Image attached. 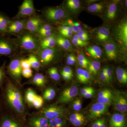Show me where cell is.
<instances>
[{
    "mask_svg": "<svg viewBox=\"0 0 127 127\" xmlns=\"http://www.w3.org/2000/svg\"><path fill=\"white\" fill-rule=\"evenodd\" d=\"M37 94L31 88H28L25 93V98L27 102L29 105H32L37 96Z\"/></svg>",
    "mask_w": 127,
    "mask_h": 127,
    "instance_id": "30",
    "label": "cell"
},
{
    "mask_svg": "<svg viewBox=\"0 0 127 127\" xmlns=\"http://www.w3.org/2000/svg\"><path fill=\"white\" fill-rule=\"evenodd\" d=\"M40 113L42 116L51 120L57 118H61L65 113V109L61 106L52 105L43 108Z\"/></svg>",
    "mask_w": 127,
    "mask_h": 127,
    "instance_id": "7",
    "label": "cell"
},
{
    "mask_svg": "<svg viewBox=\"0 0 127 127\" xmlns=\"http://www.w3.org/2000/svg\"><path fill=\"white\" fill-rule=\"evenodd\" d=\"M109 127H127L124 116L120 114H114L109 120Z\"/></svg>",
    "mask_w": 127,
    "mask_h": 127,
    "instance_id": "16",
    "label": "cell"
},
{
    "mask_svg": "<svg viewBox=\"0 0 127 127\" xmlns=\"http://www.w3.org/2000/svg\"><path fill=\"white\" fill-rule=\"evenodd\" d=\"M5 64L0 67V86L2 84L5 77Z\"/></svg>",
    "mask_w": 127,
    "mask_h": 127,
    "instance_id": "46",
    "label": "cell"
},
{
    "mask_svg": "<svg viewBox=\"0 0 127 127\" xmlns=\"http://www.w3.org/2000/svg\"><path fill=\"white\" fill-rule=\"evenodd\" d=\"M48 74L50 78L53 80L58 81L60 79V75L58 71L57 68L55 67H51L48 69Z\"/></svg>",
    "mask_w": 127,
    "mask_h": 127,
    "instance_id": "34",
    "label": "cell"
},
{
    "mask_svg": "<svg viewBox=\"0 0 127 127\" xmlns=\"http://www.w3.org/2000/svg\"><path fill=\"white\" fill-rule=\"evenodd\" d=\"M31 67L37 70L40 67L41 64L39 58L36 55L32 53L27 58Z\"/></svg>",
    "mask_w": 127,
    "mask_h": 127,
    "instance_id": "25",
    "label": "cell"
},
{
    "mask_svg": "<svg viewBox=\"0 0 127 127\" xmlns=\"http://www.w3.org/2000/svg\"><path fill=\"white\" fill-rule=\"evenodd\" d=\"M110 33V29L108 27H100L96 32V40L100 42L106 41L109 39Z\"/></svg>",
    "mask_w": 127,
    "mask_h": 127,
    "instance_id": "19",
    "label": "cell"
},
{
    "mask_svg": "<svg viewBox=\"0 0 127 127\" xmlns=\"http://www.w3.org/2000/svg\"><path fill=\"white\" fill-rule=\"evenodd\" d=\"M53 31V27L52 26L50 25H47V24H42L40 27L37 33L42 32L49 31Z\"/></svg>",
    "mask_w": 127,
    "mask_h": 127,
    "instance_id": "38",
    "label": "cell"
},
{
    "mask_svg": "<svg viewBox=\"0 0 127 127\" xmlns=\"http://www.w3.org/2000/svg\"><path fill=\"white\" fill-rule=\"evenodd\" d=\"M115 35L118 41L123 46L127 48V22L123 21L119 23L116 28Z\"/></svg>",
    "mask_w": 127,
    "mask_h": 127,
    "instance_id": "9",
    "label": "cell"
},
{
    "mask_svg": "<svg viewBox=\"0 0 127 127\" xmlns=\"http://www.w3.org/2000/svg\"><path fill=\"white\" fill-rule=\"evenodd\" d=\"M72 42L75 45L81 47L84 46L88 44V42H87L83 41L82 40H76L73 39L72 40Z\"/></svg>",
    "mask_w": 127,
    "mask_h": 127,
    "instance_id": "45",
    "label": "cell"
},
{
    "mask_svg": "<svg viewBox=\"0 0 127 127\" xmlns=\"http://www.w3.org/2000/svg\"><path fill=\"white\" fill-rule=\"evenodd\" d=\"M42 24L43 21L39 17L31 16L27 20L25 29L34 34H37L40 27Z\"/></svg>",
    "mask_w": 127,
    "mask_h": 127,
    "instance_id": "11",
    "label": "cell"
},
{
    "mask_svg": "<svg viewBox=\"0 0 127 127\" xmlns=\"http://www.w3.org/2000/svg\"><path fill=\"white\" fill-rule=\"evenodd\" d=\"M32 72L33 71L31 68L23 69L22 72V75L26 78H30L32 76Z\"/></svg>",
    "mask_w": 127,
    "mask_h": 127,
    "instance_id": "39",
    "label": "cell"
},
{
    "mask_svg": "<svg viewBox=\"0 0 127 127\" xmlns=\"http://www.w3.org/2000/svg\"><path fill=\"white\" fill-rule=\"evenodd\" d=\"M53 31H46L42 32H39L37 33L39 34V36L40 38H43L44 37H46L50 36L51 35L53 34Z\"/></svg>",
    "mask_w": 127,
    "mask_h": 127,
    "instance_id": "49",
    "label": "cell"
},
{
    "mask_svg": "<svg viewBox=\"0 0 127 127\" xmlns=\"http://www.w3.org/2000/svg\"><path fill=\"white\" fill-rule=\"evenodd\" d=\"M62 73H64L66 75H69L72 76L73 75V72L71 68L68 66H65L62 71Z\"/></svg>",
    "mask_w": 127,
    "mask_h": 127,
    "instance_id": "48",
    "label": "cell"
},
{
    "mask_svg": "<svg viewBox=\"0 0 127 127\" xmlns=\"http://www.w3.org/2000/svg\"><path fill=\"white\" fill-rule=\"evenodd\" d=\"M117 4L116 2H113L110 3L108 8L105 19L108 22H112L116 19L117 13Z\"/></svg>",
    "mask_w": 127,
    "mask_h": 127,
    "instance_id": "20",
    "label": "cell"
},
{
    "mask_svg": "<svg viewBox=\"0 0 127 127\" xmlns=\"http://www.w3.org/2000/svg\"><path fill=\"white\" fill-rule=\"evenodd\" d=\"M78 92V88L76 86H72L66 88L62 93L58 102L61 103L69 102L77 95Z\"/></svg>",
    "mask_w": 127,
    "mask_h": 127,
    "instance_id": "12",
    "label": "cell"
},
{
    "mask_svg": "<svg viewBox=\"0 0 127 127\" xmlns=\"http://www.w3.org/2000/svg\"><path fill=\"white\" fill-rule=\"evenodd\" d=\"M36 53L41 64L44 65L52 63L62 55L61 51L55 47L39 50Z\"/></svg>",
    "mask_w": 127,
    "mask_h": 127,
    "instance_id": "3",
    "label": "cell"
},
{
    "mask_svg": "<svg viewBox=\"0 0 127 127\" xmlns=\"http://www.w3.org/2000/svg\"><path fill=\"white\" fill-rule=\"evenodd\" d=\"M59 32L62 35V36L65 38H70L71 37L72 32L68 31H59Z\"/></svg>",
    "mask_w": 127,
    "mask_h": 127,
    "instance_id": "51",
    "label": "cell"
},
{
    "mask_svg": "<svg viewBox=\"0 0 127 127\" xmlns=\"http://www.w3.org/2000/svg\"><path fill=\"white\" fill-rule=\"evenodd\" d=\"M10 21L9 18L0 14V33L2 35L7 33V27Z\"/></svg>",
    "mask_w": 127,
    "mask_h": 127,
    "instance_id": "24",
    "label": "cell"
},
{
    "mask_svg": "<svg viewBox=\"0 0 127 127\" xmlns=\"http://www.w3.org/2000/svg\"><path fill=\"white\" fill-rule=\"evenodd\" d=\"M90 78H91V75L90 73L87 71L86 70L85 74L82 79L81 82L83 83H86L89 81Z\"/></svg>",
    "mask_w": 127,
    "mask_h": 127,
    "instance_id": "50",
    "label": "cell"
},
{
    "mask_svg": "<svg viewBox=\"0 0 127 127\" xmlns=\"http://www.w3.org/2000/svg\"><path fill=\"white\" fill-rule=\"evenodd\" d=\"M86 51L89 55L94 59H100L102 56V51L98 46H91L87 48Z\"/></svg>",
    "mask_w": 127,
    "mask_h": 127,
    "instance_id": "23",
    "label": "cell"
},
{
    "mask_svg": "<svg viewBox=\"0 0 127 127\" xmlns=\"http://www.w3.org/2000/svg\"><path fill=\"white\" fill-rule=\"evenodd\" d=\"M56 39L57 44L62 49L68 51H71L72 49L71 42L66 38L58 35L57 36Z\"/></svg>",
    "mask_w": 127,
    "mask_h": 127,
    "instance_id": "21",
    "label": "cell"
},
{
    "mask_svg": "<svg viewBox=\"0 0 127 127\" xmlns=\"http://www.w3.org/2000/svg\"><path fill=\"white\" fill-rule=\"evenodd\" d=\"M105 68L106 75L109 82L111 81L112 78L113 71L111 68L107 67Z\"/></svg>",
    "mask_w": 127,
    "mask_h": 127,
    "instance_id": "47",
    "label": "cell"
},
{
    "mask_svg": "<svg viewBox=\"0 0 127 127\" xmlns=\"http://www.w3.org/2000/svg\"><path fill=\"white\" fill-rule=\"evenodd\" d=\"M27 20L26 18H23L10 21L7 27V32L19 36L26 30Z\"/></svg>",
    "mask_w": 127,
    "mask_h": 127,
    "instance_id": "10",
    "label": "cell"
},
{
    "mask_svg": "<svg viewBox=\"0 0 127 127\" xmlns=\"http://www.w3.org/2000/svg\"><path fill=\"white\" fill-rule=\"evenodd\" d=\"M94 92H95V91H94V89L93 88L92 89H91V91H89L87 93L84 95V97L87 98H90L93 96Z\"/></svg>",
    "mask_w": 127,
    "mask_h": 127,
    "instance_id": "56",
    "label": "cell"
},
{
    "mask_svg": "<svg viewBox=\"0 0 127 127\" xmlns=\"http://www.w3.org/2000/svg\"><path fill=\"white\" fill-rule=\"evenodd\" d=\"M107 121L104 118L97 119L91 124V127H107Z\"/></svg>",
    "mask_w": 127,
    "mask_h": 127,
    "instance_id": "35",
    "label": "cell"
},
{
    "mask_svg": "<svg viewBox=\"0 0 127 127\" xmlns=\"http://www.w3.org/2000/svg\"><path fill=\"white\" fill-rule=\"evenodd\" d=\"M76 58L75 55L72 54H70L67 57V64L68 65H72L76 63Z\"/></svg>",
    "mask_w": 127,
    "mask_h": 127,
    "instance_id": "40",
    "label": "cell"
},
{
    "mask_svg": "<svg viewBox=\"0 0 127 127\" xmlns=\"http://www.w3.org/2000/svg\"><path fill=\"white\" fill-rule=\"evenodd\" d=\"M101 64L100 62L96 61H94L89 64V71L92 74L96 75L100 69Z\"/></svg>",
    "mask_w": 127,
    "mask_h": 127,
    "instance_id": "33",
    "label": "cell"
},
{
    "mask_svg": "<svg viewBox=\"0 0 127 127\" xmlns=\"http://www.w3.org/2000/svg\"><path fill=\"white\" fill-rule=\"evenodd\" d=\"M107 110V105L96 103L93 104L89 110L90 117L93 119L100 117L106 113Z\"/></svg>",
    "mask_w": 127,
    "mask_h": 127,
    "instance_id": "13",
    "label": "cell"
},
{
    "mask_svg": "<svg viewBox=\"0 0 127 127\" xmlns=\"http://www.w3.org/2000/svg\"><path fill=\"white\" fill-rule=\"evenodd\" d=\"M73 109L75 111H79L82 107L81 101L80 99H77L73 102Z\"/></svg>",
    "mask_w": 127,
    "mask_h": 127,
    "instance_id": "42",
    "label": "cell"
},
{
    "mask_svg": "<svg viewBox=\"0 0 127 127\" xmlns=\"http://www.w3.org/2000/svg\"><path fill=\"white\" fill-rule=\"evenodd\" d=\"M83 117H84V116L81 113H76L73 114L70 116L69 118L70 122V123L72 122Z\"/></svg>",
    "mask_w": 127,
    "mask_h": 127,
    "instance_id": "43",
    "label": "cell"
},
{
    "mask_svg": "<svg viewBox=\"0 0 127 127\" xmlns=\"http://www.w3.org/2000/svg\"><path fill=\"white\" fill-rule=\"evenodd\" d=\"M86 70H84L83 68H78L77 70V79L80 82L81 81L85 73Z\"/></svg>",
    "mask_w": 127,
    "mask_h": 127,
    "instance_id": "44",
    "label": "cell"
},
{
    "mask_svg": "<svg viewBox=\"0 0 127 127\" xmlns=\"http://www.w3.org/2000/svg\"><path fill=\"white\" fill-rule=\"evenodd\" d=\"M67 5L71 11L75 12L80 9L81 3L78 0H68L67 2Z\"/></svg>",
    "mask_w": 127,
    "mask_h": 127,
    "instance_id": "31",
    "label": "cell"
},
{
    "mask_svg": "<svg viewBox=\"0 0 127 127\" xmlns=\"http://www.w3.org/2000/svg\"><path fill=\"white\" fill-rule=\"evenodd\" d=\"M49 121L43 116H35L30 119L29 124L31 127H50Z\"/></svg>",
    "mask_w": 127,
    "mask_h": 127,
    "instance_id": "18",
    "label": "cell"
},
{
    "mask_svg": "<svg viewBox=\"0 0 127 127\" xmlns=\"http://www.w3.org/2000/svg\"><path fill=\"white\" fill-rule=\"evenodd\" d=\"M56 36L53 34L50 36L42 38L40 40L39 50L53 48L56 45Z\"/></svg>",
    "mask_w": 127,
    "mask_h": 127,
    "instance_id": "17",
    "label": "cell"
},
{
    "mask_svg": "<svg viewBox=\"0 0 127 127\" xmlns=\"http://www.w3.org/2000/svg\"><path fill=\"white\" fill-rule=\"evenodd\" d=\"M5 96L8 104L16 112L20 114L25 112V104L21 92L11 82L7 84Z\"/></svg>",
    "mask_w": 127,
    "mask_h": 127,
    "instance_id": "1",
    "label": "cell"
},
{
    "mask_svg": "<svg viewBox=\"0 0 127 127\" xmlns=\"http://www.w3.org/2000/svg\"><path fill=\"white\" fill-rule=\"evenodd\" d=\"M12 42L17 47L25 51L37 52L39 49V38L35 34L29 32H23Z\"/></svg>",
    "mask_w": 127,
    "mask_h": 127,
    "instance_id": "2",
    "label": "cell"
},
{
    "mask_svg": "<svg viewBox=\"0 0 127 127\" xmlns=\"http://www.w3.org/2000/svg\"><path fill=\"white\" fill-rule=\"evenodd\" d=\"M116 74L119 81L120 83L127 84V73L124 68L119 67L116 70Z\"/></svg>",
    "mask_w": 127,
    "mask_h": 127,
    "instance_id": "27",
    "label": "cell"
},
{
    "mask_svg": "<svg viewBox=\"0 0 127 127\" xmlns=\"http://www.w3.org/2000/svg\"><path fill=\"white\" fill-rule=\"evenodd\" d=\"M56 92L53 88H48L46 89L43 94V98L47 100H52L56 96Z\"/></svg>",
    "mask_w": 127,
    "mask_h": 127,
    "instance_id": "32",
    "label": "cell"
},
{
    "mask_svg": "<svg viewBox=\"0 0 127 127\" xmlns=\"http://www.w3.org/2000/svg\"><path fill=\"white\" fill-rule=\"evenodd\" d=\"M43 103L44 100L43 98L37 95L35 100L32 102V105L36 109H39L43 106Z\"/></svg>",
    "mask_w": 127,
    "mask_h": 127,
    "instance_id": "36",
    "label": "cell"
},
{
    "mask_svg": "<svg viewBox=\"0 0 127 127\" xmlns=\"http://www.w3.org/2000/svg\"><path fill=\"white\" fill-rule=\"evenodd\" d=\"M18 47L12 41L0 37V56L13 57L17 53Z\"/></svg>",
    "mask_w": 127,
    "mask_h": 127,
    "instance_id": "5",
    "label": "cell"
},
{
    "mask_svg": "<svg viewBox=\"0 0 127 127\" xmlns=\"http://www.w3.org/2000/svg\"><path fill=\"white\" fill-rule=\"evenodd\" d=\"M32 82L37 86L43 87L46 83V78L42 74L37 73L32 78Z\"/></svg>",
    "mask_w": 127,
    "mask_h": 127,
    "instance_id": "26",
    "label": "cell"
},
{
    "mask_svg": "<svg viewBox=\"0 0 127 127\" xmlns=\"http://www.w3.org/2000/svg\"><path fill=\"white\" fill-rule=\"evenodd\" d=\"M112 95L111 91L108 90H104L101 91L98 94V97H103L107 95Z\"/></svg>",
    "mask_w": 127,
    "mask_h": 127,
    "instance_id": "52",
    "label": "cell"
},
{
    "mask_svg": "<svg viewBox=\"0 0 127 127\" xmlns=\"http://www.w3.org/2000/svg\"><path fill=\"white\" fill-rule=\"evenodd\" d=\"M104 51L107 58L109 60H114L117 57L118 50L116 44L113 42H107L104 45Z\"/></svg>",
    "mask_w": 127,
    "mask_h": 127,
    "instance_id": "15",
    "label": "cell"
},
{
    "mask_svg": "<svg viewBox=\"0 0 127 127\" xmlns=\"http://www.w3.org/2000/svg\"><path fill=\"white\" fill-rule=\"evenodd\" d=\"M0 127H23L22 125L13 119L6 117L2 118L0 123Z\"/></svg>",
    "mask_w": 127,
    "mask_h": 127,
    "instance_id": "22",
    "label": "cell"
},
{
    "mask_svg": "<svg viewBox=\"0 0 127 127\" xmlns=\"http://www.w3.org/2000/svg\"><path fill=\"white\" fill-rule=\"evenodd\" d=\"M78 60V61H88V60L84 55L82 54H80L78 55L77 57Z\"/></svg>",
    "mask_w": 127,
    "mask_h": 127,
    "instance_id": "58",
    "label": "cell"
},
{
    "mask_svg": "<svg viewBox=\"0 0 127 127\" xmlns=\"http://www.w3.org/2000/svg\"><path fill=\"white\" fill-rule=\"evenodd\" d=\"M105 7V5L102 2L94 3L88 6V10L92 13H99L103 11Z\"/></svg>",
    "mask_w": 127,
    "mask_h": 127,
    "instance_id": "28",
    "label": "cell"
},
{
    "mask_svg": "<svg viewBox=\"0 0 127 127\" xmlns=\"http://www.w3.org/2000/svg\"><path fill=\"white\" fill-rule=\"evenodd\" d=\"M89 61H79V64L82 67L84 68H87L89 64Z\"/></svg>",
    "mask_w": 127,
    "mask_h": 127,
    "instance_id": "55",
    "label": "cell"
},
{
    "mask_svg": "<svg viewBox=\"0 0 127 127\" xmlns=\"http://www.w3.org/2000/svg\"><path fill=\"white\" fill-rule=\"evenodd\" d=\"M35 12L33 0H25L20 6L19 11L14 19L17 20L30 17L35 14Z\"/></svg>",
    "mask_w": 127,
    "mask_h": 127,
    "instance_id": "6",
    "label": "cell"
},
{
    "mask_svg": "<svg viewBox=\"0 0 127 127\" xmlns=\"http://www.w3.org/2000/svg\"><path fill=\"white\" fill-rule=\"evenodd\" d=\"M114 106L115 109L122 113L127 112V100L125 97L120 94H117L113 97Z\"/></svg>",
    "mask_w": 127,
    "mask_h": 127,
    "instance_id": "14",
    "label": "cell"
},
{
    "mask_svg": "<svg viewBox=\"0 0 127 127\" xmlns=\"http://www.w3.org/2000/svg\"><path fill=\"white\" fill-rule=\"evenodd\" d=\"M62 77L65 80H68L70 79L71 78V76H70L69 75H66L64 73H61Z\"/></svg>",
    "mask_w": 127,
    "mask_h": 127,
    "instance_id": "59",
    "label": "cell"
},
{
    "mask_svg": "<svg viewBox=\"0 0 127 127\" xmlns=\"http://www.w3.org/2000/svg\"><path fill=\"white\" fill-rule=\"evenodd\" d=\"M99 77H100V79L103 81L105 82L108 83L109 82V81H108L106 75L103 73L102 72L100 73Z\"/></svg>",
    "mask_w": 127,
    "mask_h": 127,
    "instance_id": "54",
    "label": "cell"
},
{
    "mask_svg": "<svg viewBox=\"0 0 127 127\" xmlns=\"http://www.w3.org/2000/svg\"><path fill=\"white\" fill-rule=\"evenodd\" d=\"M20 58L17 57L11 61L8 66L9 75L16 81L19 82L21 78L22 69L20 65Z\"/></svg>",
    "mask_w": 127,
    "mask_h": 127,
    "instance_id": "8",
    "label": "cell"
},
{
    "mask_svg": "<svg viewBox=\"0 0 127 127\" xmlns=\"http://www.w3.org/2000/svg\"><path fill=\"white\" fill-rule=\"evenodd\" d=\"M112 97V95L103 97H98L97 99L98 102L108 105L111 102Z\"/></svg>",
    "mask_w": 127,
    "mask_h": 127,
    "instance_id": "37",
    "label": "cell"
},
{
    "mask_svg": "<svg viewBox=\"0 0 127 127\" xmlns=\"http://www.w3.org/2000/svg\"><path fill=\"white\" fill-rule=\"evenodd\" d=\"M50 127H66V123L61 117L49 120Z\"/></svg>",
    "mask_w": 127,
    "mask_h": 127,
    "instance_id": "29",
    "label": "cell"
},
{
    "mask_svg": "<svg viewBox=\"0 0 127 127\" xmlns=\"http://www.w3.org/2000/svg\"><path fill=\"white\" fill-rule=\"evenodd\" d=\"M93 88L91 87H88L84 88L82 89L81 90V94L82 95H84L86 94L87 93L90 91H91V89H92Z\"/></svg>",
    "mask_w": 127,
    "mask_h": 127,
    "instance_id": "57",
    "label": "cell"
},
{
    "mask_svg": "<svg viewBox=\"0 0 127 127\" xmlns=\"http://www.w3.org/2000/svg\"><path fill=\"white\" fill-rule=\"evenodd\" d=\"M43 15L48 22L56 23L63 20L66 16L65 10L61 7H51L46 9Z\"/></svg>",
    "mask_w": 127,
    "mask_h": 127,
    "instance_id": "4",
    "label": "cell"
},
{
    "mask_svg": "<svg viewBox=\"0 0 127 127\" xmlns=\"http://www.w3.org/2000/svg\"><path fill=\"white\" fill-rule=\"evenodd\" d=\"M77 35L79 38L82 37H88L89 35L87 32L84 30H81L77 32Z\"/></svg>",
    "mask_w": 127,
    "mask_h": 127,
    "instance_id": "53",
    "label": "cell"
},
{
    "mask_svg": "<svg viewBox=\"0 0 127 127\" xmlns=\"http://www.w3.org/2000/svg\"><path fill=\"white\" fill-rule=\"evenodd\" d=\"M20 65L22 69L30 68L31 67L27 59H21Z\"/></svg>",
    "mask_w": 127,
    "mask_h": 127,
    "instance_id": "41",
    "label": "cell"
}]
</instances>
